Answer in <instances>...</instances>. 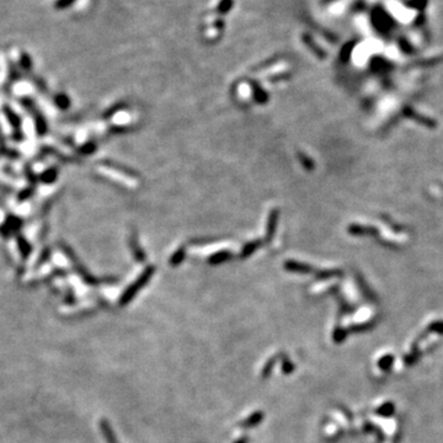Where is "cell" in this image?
Wrapping results in <instances>:
<instances>
[{"instance_id":"obj_2","label":"cell","mask_w":443,"mask_h":443,"mask_svg":"<svg viewBox=\"0 0 443 443\" xmlns=\"http://www.w3.org/2000/svg\"><path fill=\"white\" fill-rule=\"evenodd\" d=\"M263 412H261V411L254 412V414H252L251 416H249L246 420H244V421L242 422V426H243V427H246V428L254 427V426H256V425L260 424L261 420H263Z\"/></svg>"},{"instance_id":"obj_1","label":"cell","mask_w":443,"mask_h":443,"mask_svg":"<svg viewBox=\"0 0 443 443\" xmlns=\"http://www.w3.org/2000/svg\"><path fill=\"white\" fill-rule=\"evenodd\" d=\"M150 274H151L150 271H147L146 274H144L143 276H142L141 279H139V281L135 282V283L133 284V286L131 287L130 289H128L127 292H126L125 295H123L122 299H121V304H126V303H128L131 299H132L133 297H134L135 293L138 292L139 289L142 288V286H143V284L146 283L147 281H148L149 277H150Z\"/></svg>"},{"instance_id":"obj_3","label":"cell","mask_w":443,"mask_h":443,"mask_svg":"<svg viewBox=\"0 0 443 443\" xmlns=\"http://www.w3.org/2000/svg\"><path fill=\"white\" fill-rule=\"evenodd\" d=\"M231 6V0H223L222 3H220V11H223V13H227L229 10V8Z\"/></svg>"},{"instance_id":"obj_4","label":"cell","mask_w":443,"mask_h":443,"mask_svg":"<svg viewBox=\"0 0 443 443\" xmlns=\"http://www.w3.org/2000/svg\"><path fill=\"white\" fill-rule=\"evenodd\" d=\"M247 438H242V440H238L235 443H247Z\"/></svg>"}]
</instances>
